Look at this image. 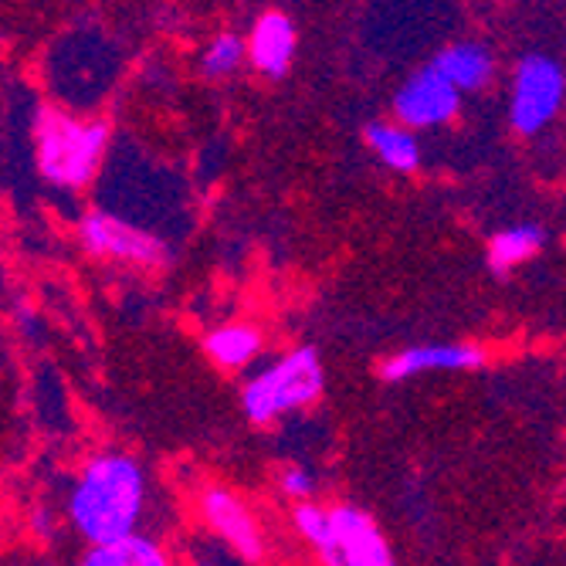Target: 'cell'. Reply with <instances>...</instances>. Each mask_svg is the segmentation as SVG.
Instances as JSON below:
<instances>
[{"label":"cell","instance_id":"cell-12","mask_svg":"<svg viewBox=\"0 0 566 566\" xmlns=\"http://www.w3.org/2000/svg\"><path fill=\"white\" fill-rule=\"evenodd\" d=\"M82 566H170V553L160 539H153L139 530L116 536L109 543H95L85 546V553L78 556Z\"/></svg>","mask_w":566,"mask_h":566},{"label":"cell","instance_id":"cell-11","mask_svg":"<svg viewBox=\"0 0 566 566\" xmlns=\"http://www.w3.org/2000/svg\"><path fill=\"white\" fill-rule=\"evenodd\" d=\"M458 92H479L495 78V59L492 51L479 41H458L438 51L431 62Z\"/></svg>","mask_w":566,"mask_h":566},{"label":"cell","instance_id":"cell-3","mask_svg":"<svg viewBox=\"0 0 566 566\" xmlns=\"http://www.w3.org/2000/svg\"><path fill=\"white\" fill-rule=\"evenodd\" d=\"M326 370L313 346H295L241 387V407L251 424H272L323 397Z\"/></svg>","mask_w":566,"mask_h":566},{"label":"cell","instance_id":"cell-9","mask_svg":"<svg viewBox=\"0 0 566 566\" xmlns=\"http://www.w3.org/2000/svg\"><path fill=\"white\" fill-rule=\"evenodd\" d=\"M329 516H333L339 566H390L394 563L390 543L384 539L380 526L364 509L336 505L329 509Z\"/></svg>","mask_w":566,"mask_h":566},{"label":"cell","instance_id":"cell-4","mask_svg":"<svg viewBox=\"0 0 566 566\" xmlns=\"http://www.w3.org/2000/svg\"><path fill=\"white\" fill-rule=\"evenodd\" d=\"M78 244L98 262L160 272L174 262V248L149 228L129 221L113 208H92L78 221Z\"/></svg>","mask_w":566,"mask_h":566},{"label":"cell","instance_id":"cell-10","mask_svg":"<svg viewBox=\"0 0 566 566\" xmlns=\"http://www.w3.org/2000/svg\"><path fill=\"white\" fill-rule=\"evenodd\" d=\"M298 34L289 14L265 11L248 31V65L265 78H285L295 59Z\"/></svg>","mask_w":566,"mask_h":566},{"label":"cell","instance_id":"cell-2","mask_svg":"<svg viewBox=\"0 0 566 566\" xmlns=\"http://www.w3.org/2000/svg\"><path fill=\"white\" fill-rule=\"evenodd\" d=\"M113 146L106 119L78 116L65 106H41L34 113V164L59 190H85L98 180Z\"/></svg>","mask_w":566,"mask_h":566},{"label":"cell","instance_id":"cell-17","mask_svg":"<svg viewBox=\"0 0 566 566\" xmlns=\"http://www.w3.org/2000/svg\"><path fill=\"white\" fill-rule=\"evenodd\" d=\"M248 62V38L234 34V31H221L208 41L200 55V75L203 78H231L241 65Z\"/></svg>","mask_w":566,"mask_h":566},{"label":"cell","instance_id":"cell-7","mask_svg":"<svg viewBox=\"0 0 566 566\" xmlns=\"http://www.w3.org/2000/svg\"><path fill=\"white\" fill-rule=\"evenodd\" d=\"M458 109H461V92L434 65L415 72L394 95V116L407 129L444 126L458 116Z\"/></svg>","mask_w":566,"mask_h":566},{"label":"cell","instance_id":"cell-18","mask_svg":"<svg viewBox=\"0 0 566 566\" xmlns=\"http://www.w3.org/2000/svg\"><path fill=\"white\" fill-rule=\"evenodd\" d=\"M279 489H282V495H289V499H295V502L313 499V495H316V475L308 472V469H302V465H289V469L279 475Z\"/></svg>","mask_w":566,"mask_h":566},{"label":"cell","instance_id":"cell-14","mask_svg":"<svg viewBox=\"0 0 566 566\" xmlns=\"http://www.w3.org/2000/svg\"><path fill=\"white\" fill-rule=\"evenodd\" d=\"M546 248V231L539 224H516L492 234L489 251H485V265L495 279L509 275L512 269H520L523 262L536 259Z\"/></svg>","mask_w":566,"mask_h":566},{"label":"cell","instance_id":"cell-6","mask_svg":"<svg viewBox=\"0 0 566 566\" xmlns=\"http://www.w3.org/2000/svg\"><path fill=\"white\" fill-rule=\"evenodd\" d=\"M197 516L203 530H211L234 556L244 563H259L265 559V536L259 526V516L251 512V505L228 485H203L197 492Z\"/></svg>","mask_w":566,"mask_h":566},{"label":"cell","instance_id":"cell-15","mask_svg":"<svg viewBox=\"0 0 566 566\" xmlns=\"http://www.w3.org/2000/svg\"><path fill=\"white\" fill-rule=\"evenodd\" d=\"M367 146L377 153V157L397 170V174H415L418 164H421V146L415 139V129H407L403 123L394 126V123H370L367 133H364Z\"/></svg>","mask_w":566,"mask_h":566},{"label":"cell","instance_id":"cell-8","mask_svg":"<svg viewBox=\"0 0 566 566\" xmlns=\"http://www.w3.org/2000/svg\"><path fill=\"white\" fill-rule=\"evenodd\" d=\"M485 364V349L472 343H431V346H410L380 364V380L384 384H403L421 374H438V370H475Z\"/></svg>","mask_w":566,"mask_h":566},{"label":"cell","instance_id":"cell-13","mask_svg":"<svg viewBox=\"0 0 566 566\" xmlns=\"http://www.w3.org/2000/svg\"><path fill=\"white\" fill-rule=\"evenodd\" d=\"M262 329L251 323H224L203 333V353L221 370H244L262 356Z\"/></svg>","mask_w":566,"mask_h":566},{"label":"cell","instance_id":"cell-1","mask_svg":"<svg viewBox=\"0 0 566 566\" xmlns=\"http://www.w3.org/2000/svg\"><path fill=\"white\" fill-rule=\"evenodd\" d=\"M149 502L143 465L126 451H98L82 461L69 489L65 516L85 546L109 543L139 530Z\"/></svg>","mask_w":566,"mask_h":566},{"label":"cell","instance_id":"cell-5","mask_svg":"<svg viewBox=\"0 0 566 566\" xmlns=\"http://www.w3.org/2000/svg\"><path fill=\"white\" fill-rule=\"evenodd\" d=\"M566 98V72L549 55H526L512 78L509 98V123L520 136L543 133Z\"/></svg>","mask_w":566,"mask_h":566},{"label":"cell","instance_id":"cell-16","mask_svg":"<svg viewBox=\"0 0 566 566\" xmlns=\"http://www.w3.org/2000/svg\"><path fill=\"white\" fill-rule=\"evenodd\" d=\"M292 526L295 533L316 549V556L323 563H333L339 566V553H336V533H333V516H329V509L316 505V502H308L302 499L292 512Z\"/></svg>","mask_w":566,"mask_h":566}]
</instances>
